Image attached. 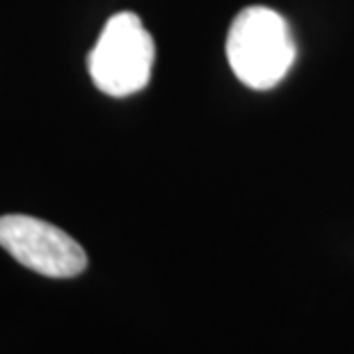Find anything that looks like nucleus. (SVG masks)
Wrapping results in <instances>:
<instances>
[{
    "mask_svg": "<svg viewBox=\"0 0 354 354\" xmlns=\"http://www.w3.org/2000/svg\"><path fill=\"white\" fill-rule=\"evenodd\" d=\"M153 62V37L133 12L110 17L87 59L96 89L115 99L142 92L151 80Z\"/></svg>",
    "mask_w": 354,
    "mask_h": 354,
    "instance_id": "obj_2",
    "label": "nucleus"
},
{
    "mask_svg": "<svg viewBox=\"0 0 354 354\" xmlns=\"http://www.w3.org/2000/svg\"><path fill=\"white\" fill-rule=\"evenodd\" d=\"M227 57L243 85L272 89L295 64L297 46L281 14L254 5L233 19L227 37Z\"/></svg>",
    "mask_w": 354,
    "mask_h": 354,
    "instance_id": "obj_1",
    "label": "nucleus"
},
{
    "mask_svg": "<svg viewBox=\"0 0 354 354\" xmlns=\"http://www.w3.org/2000/svg\"><path fill=\"white\" fill-rule=\"evenodd\" d=\"M0 247L41 277L71 279L87 268V254L76 240L39 217H0Z\"/></svg>",
    "mask_w": 354,
    "mask_h": 354,
    "instance_id": "obj_3",
    "label": "nucleus"
}]
</instances>
